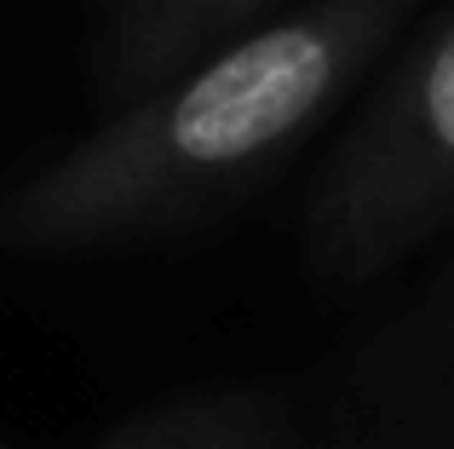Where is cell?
Returning a JSON list of instances; mask_svg holds the SVG:
<instances>
[{"label":"cell","mask_w":454,"mask_h":449,"mask_svg":"<svg viewBox=\"0 0 454 449\" xmlns=\"http://www.w3.org/2000/svg\"><path fill=\"white\" fill-rule=\"evenodd\" d=\"M414 0H310L127 98L115 122L0 202V242L58 248L133 242L196 219L259 179L317 115L374 64Z\"/></svg>","instance_id":"6da1fadb"},{"label":"cell","mask_w":454,"mask_h":449,"mask_svg":"<svg viewBox=\"0 0 454 449\" xmlns=\"http://www.w3.org/2000/svg\"><path fill=\"white\" fill-rule=\"evenodd\" d=\"M454 208V18L345 138L310 202L317 259L340 277L386 271Z\"/></svg>","instance_id":"7a4b0ae2"},{"label":"cell","mask_w":454,"mask_h":449,"mask_svg":"<svg viewBox=\"0 0 454 449\" xmlns=\"http://www.w3.org/2000/svg\"><path fill=\"white\" fill-rule=\"evenodd\" d=\"M259 6H270V0H121L104 81L121 98L167 87L207 52L231 46L236 23H247Z\"/></svg>","instance_id":"3957f363"},{"label":"cell","mask_w":454,"mask_h":449,"mask_svg":"<svg viewBox=\"0 0 454 449\" xmlns=\"http://www.w3.org/2000/svg\"><path fill=\"white\" fill-rule=\"evenodd\" d=\"M115 449H254V444L236 427H219V421H173V427H150Z\"/></svg>","instance_id":"277c9868"}]
</instances>
